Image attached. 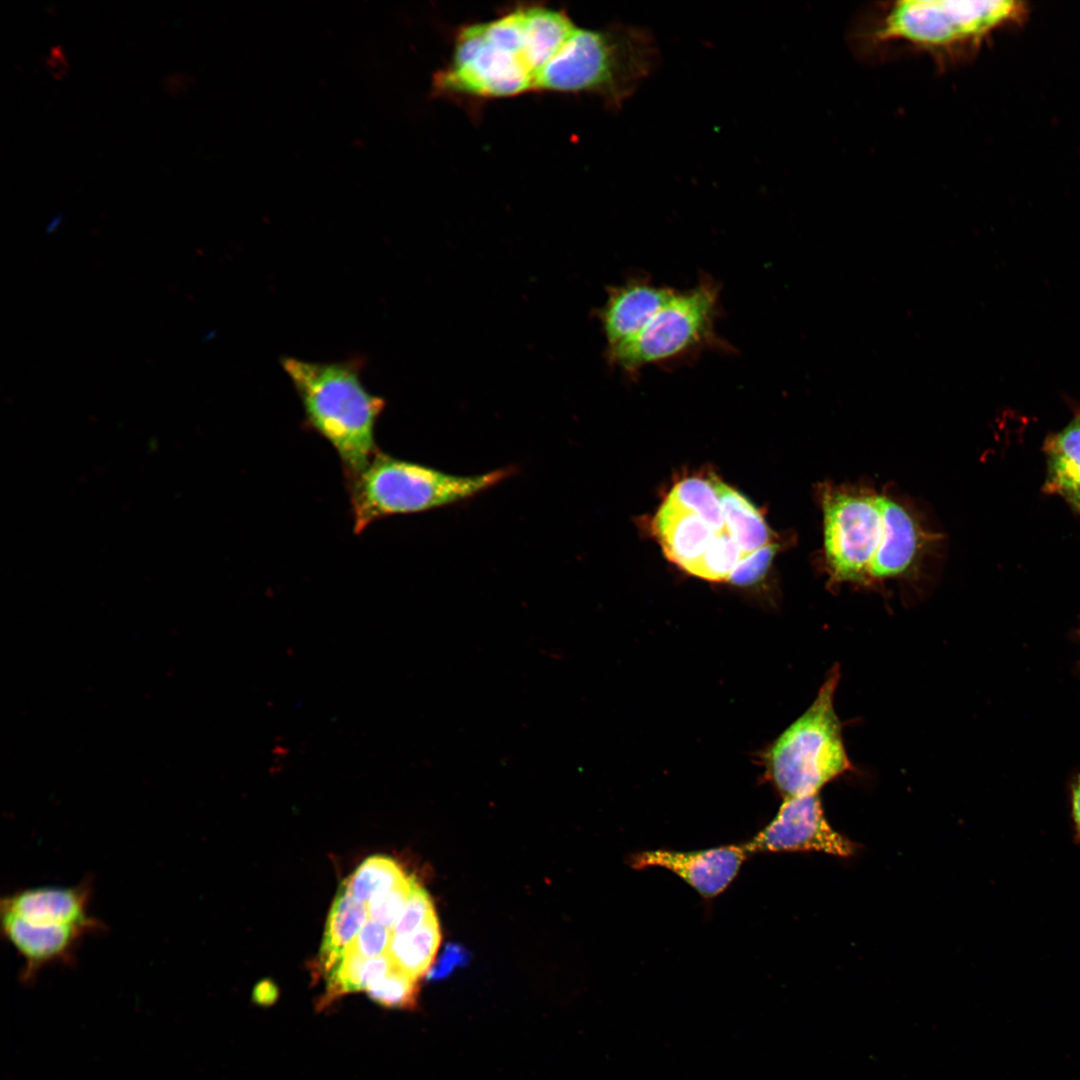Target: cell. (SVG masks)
<instances>
[{
  "label": "cell",
  "mask_w": 1080,
  "mask_h": 1080,
  "mask_svg": "<svg viewBox=\"0 0 1080 1080\" xmlns=\"http://www.w3.org/2000/svg\"><path fill=\"white\" fill-rule=\"evenodd\" d=\"M1015 1L878 2L866 7L849 33L851 46L865 59L921 54L938 67L961 62L982 39L1021 10Z\"/></svg>",
  "instance_id": "cell-1"
},
{
  "label": "cell",
  "mask_w": 1080,
  "mask_h": 1080,
  "mask_svg": "<svg viewBox=\"0 0 1080 1080\" xmlns=\"http://www.w3.org/2000/svg\"><path fill=\"white\" fill-rule=\"evenodd\" d=\"M280 362L300 398L306 423L334 448L347 480L354 479L379 451L375 428L386 404L364 385L361 360L315 362L286 356Z\"/></svg>",
  "instance_id": "cell-2"
},
{
  "label": "cell",
  "mask_w": 1080,
  "mask_h": 1080,
  "mask_svg": "<svg viewBox=\"0 0 1080 1080\" xmlns=\"http://www.w3.org/2000/svg\"><path fill=\"white\" fill-rule=\"evenodd\" d=\"M541 58L528 5L463 26L448 64L435 78L442 93L501 98L535 91Z\"/></svg>",
  "instance_id": "cell-3"
},
{
  "label": "cell",
  "mask_w": 1080,
  "mask_h": 1080,
  "mask_svg": "<svg viewBox=\"0 0 1080 1080\" xmlns=\"http://www.w3.org/2000/svg\"><path fill=\"white\" fill-rule=\"evenodd\" d=\"M658 57L653 36L643 28L576 25L540 72L535 91L590 93L618 108L654 71Z\"/></svg>",
  "instance_id": "cell-4"
},
{
  "label": "cell",
  "mask_w": 1080,
  "mask_h": 1080,
  "mask_svg": "<svg viewBox=\"0 0 1080 1080\" xmlns=\"http://www.w3.org/2000/svg\"><path fill=\"white\" fill-rule=\"evenodd\" d=\"M512 467L460 476L378 451L349 481L353 530L362 533L382 518L412 514L467 500L510 477Z\"/></svg>",
  "instance_id": "cell-5"
},
{
  "label": "cell",
  "mask_w": 1080,
  "mask_h": 1080,
  "mask_svg": "<svg viewBox=\"0 0 1080 1080\" xmlns=\"http://www.w3.org/2000/svg\"><path fill=\"white\" fill-rule=\"evenodd\" d=\"M839 676L835 666L810 707L766 754L769 777L784 799L818 794L826 784L853 768L834 707Z\"/></svg>",
  "instance_id": "cell-6"
},
{
  "label": "cell",
  "mask_w": 1080,
  "mask_h": 1080,
  "mask_svg": "<svg viewBox=\"0 0 1080 1080\" xmlns=\"http://www.w3.org/2000/svg\"><path fill=\"white\" fill-rule=\"evenodd\" d=\"M719 291L706 276L694 287L676 291L636 337L608 354V360L633 375L646 366L684 360L707 348L727 349L715 331Z\"/></svg>",
  "instance_id": "cell-7"
},
{
  "label": "cell",
  "mask_w": 1080,
  "mask_h": 1080,
  "mask_svg": "<svg viewBox=\"0 0 1080 1080\" xmlns=\"http://www.w3.org/2000/svg\"><path fill=\"white\" fill-rule=\"evenodd\" d=\"M824 564L832 585H871L869 571L882 544L885 522L881 493L867 487L824 483Z\"/></svg>",
  "instance_id": "cell-8"
},
{
  "label": "cell",
  "mask_w": 1080,
  "mask_h": 1080,
  "mask_svg": "<svg viewBox=\"0 0 1080 1080\" xmlns=\"http://www.w3.org/2000/svg\"><path fill=\"white\" fill-rule=\"evenodd\" d=\"M746 844L751 854L816 851L849 857L855 852V844L826 820L818 794L784 799L773 820Z\"/></svg>",
  "instance_id": "cell-9"
},
{
  "label": "cell",
  "mask_w": 1080,
  "mask_h": 1080,
  "mask_svg": "<svg viewBox=\"0 0 1080 1080\" xmlns=\"http://www.w3.org/2000/svg\"><path fill=\"white\" fill-rule=\"evenodd\" d=\"M885 522L882 544L871 564L870 584L904 578L916 571L936 539L910 504L888 493H881Z\"/></svg>",
  "instance_id": "cell-10"
},
{
  "label": "cell",
  "mask_w": 1080,
  "mask_h": 1080,
  "mask_svg": "<svg viewBox=\"0 0 1080 1080\" xmlns=\"http://www.w3.org/2000/svg\"><path fill=\"white\" fill-rule=\"evenodd\" d=\"M750 854L746 843L688 852L656 849L633 855L631 865L636 869L665 868L701 896L713 898L732 883Z\"/></svg>",
  "instance_id": "cell-11"
},
{
  "label": "cell",
  "mask_w": 1080,
  "mask_h": 1080,
  "mask_svg": "<svg viewBox=\"0 0 1080 1080\" xmlns=\"http://www.w3.org/2000/svg\"><path fill=\"white\" fill-rule=\"evenodd\" d=\"M1 934L23 960L20 979L32 983L47 966L69 964L84 937L92 931L72 925L30 923L11 913L0 911Z\"/></svg>",
  "instance_id": "cell-12"
},
{
  "label": "cell",
  "mask_w": 1080,
  "mask_h": 1080,
  "mask_svg": "<svg viewBox=\"0 0 1080 1080\" xmlns=\"http://www.w3.org/2000/svg\"><path fill=\"white\" fill-rule=\"evenodd\" d=\"M91 896L90 880L69 887L26 888L2 897L0 911L34 924L72 925L97 933L105 926L89 913Z\"/></svg>",
  "instance_id": "cell-13"
},
{
  "label": "cell",
  "mask_w": 1080,
  "mask_h": 1080,
  "mask_svg": "<svg viewBox=\"0 0 1080 1080\" xmlns=\"http://www.w3.org/2000/svg\"><path fill=\"white\" fill-rule=\"evenodd\" d=\"M675 292L672 288L655 285L641 277L631 278L610 288L600 311L607 354L636 337Z\"/></svg>",
  "instance_id": "cell-14"
},
{
  "label": "cell",
  "mask_w": 1080,
  "mask_h": 1080,
  "mask_svg": "<svg viewBox=\"0 0 1080 1080\" xmlns=\"http://www.w3.org/2000/svg\"><path fill=\"white\" fill-rule=\"evenodd\" d=\"M653 529L666 557L686 571L723 531L668 498L655 515Z\"/></svg>",
  "instance_id": "cell-15"
},
{
  "label": "cell",
  "mask_w": 1080,
  "mask_h": 1080,
  "mask_svg": "<svg viewBox=\"0 0 1080 1080\" xmlns=\"http://www.w3.org/2000/svg\"><path fill=\"white\" fill-rule=\"evenodd\" d=\"M1046 476L1042 491L1063 499L1080 516V410L1062 430L1044 440Z\"/></svg>",
  "instance_id": "cell-16"
},
{
  "label": "cell",
  "mask_w": 1080,
  "mask_h": 1080,
  "mask_svg": "<svg viewBox=\"0 0 1080 1080\" xmlns=\"http://www.w3.org/2000/svg\"><path fill=\"white\" fill-rule=\"evenodd\" d=\"M368 917L367 905L350 894L343 880L327 917L318 957L319 972L325 976L342 958Z\"/></svg>",
  "instance_id": "cell-17"
},
{
  "label": "cell",
  "mask_w": 1080,
  "mask_h": 1080,
  "mask_svg": "<svg viewBox=\"0 0 1080 1080\" xmlns=\"http://www.w3.org/2000/svg\"><path fill=\"white\" fill-rule=\"evenodd\" d=\"M719 496L726 527L744 556L770 544V530L759 510L741 493L720 480H712Z\"/></svg>",
  "instance_id": "cell-18"
},
{
  "label": "cell",
  "mask_w": 1080,
  "mask_h": 1080,
  "mask_svg": "<svg viewBox=\"0 0 1080 1080\" xmlns=\"http://www.w3.org/2000/svg\"><path fill=\"white\" fill-rule=\"evenodd\" d=\"M440 940V927L435 914L411 933L392 934L387 953L398 970L418 981L430 970Z\"/></svg>",
  "instance_id": "cell-19"
},
{
  "label": "cell",
  "mask_w": 1080,
  "mask_h": 1080,
  "mask_svg": "<svg viewBox=\"0 0 1080 1080\" xmlns=\"http://www.w3.org/2000/svg\"><path fill=\"white\" fill-rule=\"evenodd\" d=\"M667 498L697 515L716 530L727 529L722 505L712 480L690 477L679 481Z\"/></svg>",
  "instance_id": "cell-20"
},
{
  "label": "cell",
  "mask_w": 1080,
  "mask_h": 1080,
  "mask_svg": "<svg viewBox=\"0 0 1080 1080\" xmlns=\"http://www.w3.org/2000/svg\"><path fill=\"white\" fill-rule=\"evenodd\" d=\"M407 875L400 865L385 856H372L364 860L344 882L350 894L361 902L389 891Z\"/></svg>",
  "instance_id": "cell-21"
},
{
  "label": "cell",
  "mask_w": 1080,
  "mask_h": 1080,
  "mask_svg": "<svg viewBox=\"0 0 1080 1080\" xmlns=\"http://www.w3.org/2000/svg\"><path fill=\"white\" fill-rule=\"evenodd\" d=\"M744 554L728 530L721 531L688 573L710 581L728 580Z\"/></svg>",
  "instance_id": "cell-22"
},
{
  "label": "cell",
  "mask_w": 1080,
  "mask_h": 1080,
  "mask_svg": "<svg viewBox=\"0 0 1080 1080\" xmlns=\"http://www.w3.org/2000/svg\"><path fill=\"white\" fill-rule=\"evenodd\" d=\"M367 959L349 946L342 958L325 975L327 985L323 1001L328 1003L346 993L364 990L363 971Z\"/></svg>",
  "instance_id": "cell-23"
},
{
  "label": "cell",
  "mask_w": 1080,
  "mask_h": 1080,
  "mask_svg": "<svg viewBox=\"0 0 1080 1080\" xmlns=\"http://www.w3.org/2000/svg\"><path fill=\"white\" fill-rule=\"evenodd\" d=\"M417 980L396 967L366 990L368 997L387 1008H413L418 993Z\"/></svg>",
  "instance_id": "cell-24"
},
{
  "label": "cell",
  "mask_w": 1080,
  "mask_h": 1080,
  "mask_svg": "<svg viewBox=\"0 0 1080 1080\" xmlns=\"http://www.w3.org/2000/svg\"><path fill=\"white\" fill-rule=\"evenodd\" d=\"M415 881L414 877L407 875L389 891L372 897L366 904L369 918L392 931Z\"/></svg>",
  "instance_id": "cell-25"
},
{
  "label": "cell",
  "mask_w": 1080,
  "mask_h": 1080,
  "mask_svg": "<svg viewBox=\"0 0 1080 1080\" xmlns=\"http://www.w3.org/2000/svg\"><path fill=\"white\" fill-rule=\"evenodd\" d=\"M433 915H435V910L430 896L415 881L405 906L392 928V934L411 933L425 924Z\"/></svg>",
  "instance_id": "cell-26"
},
{
  "label": "cell",
  "mask_w": 1080,
  "mask_h": 1080,
  "mask_svg": "<svg viewBox=\"0 0 1080 1080\" xmlns=\"http://www.w3.org/2000/svg\"><path fill=\"white\" fill-rule=\"evenodd\" d=\"M777 546L770 543L742 558L732 571L729 581L737 585H749L762 578L776 553Z\"/></svg>",
  "instance_id": "cell-27"
},
{
  "label": "cell",
  "mask_w": 1080,
  "mask_h": 1080,
  "mask_svg": "<svg viewBox=\"0 0 1080 1080\" xmlns=\"http://www.w3.org/2000/svg\"><path fill=\"white\" fill-rule=\"evenodd\" d=\"M391 938L390 929L368 918L350 946L361 956L374 958L387 953Z\"/></svg>",
  "instance_id": "cell-28"
},
{
  "label": "cell",
  "mask_w": 1080,
  "mask_h": 1080,
  "mask_svg": "<svg viewBox=\"0 0 1080 1080\" xmlns=\"http://www.w3.org/2000/svg\"><path fill=\"white\" fill-rule=\"evenodd\" d=\"M468 960L469 953L463 946L449 943L426 976L430 980L440 979L450 974L456 967L465 965Z\"/></svg>",
  "instance_id": "cell-29"
},
{
  "label": "cell",
  "mask_w": 1080,
  "mask_h": 1080,
  "mask_svg": "<svg viewBox=\"0 0 1080 1080\" xmlns=\"http://www.w3.org/2000/svg\"><path fill=\"white\" fill-rule=\"evenodd\" d=\"M1067 795L1073 838L1080 844V770L1069 777Z\"/></svg>",
  "instance_id": "cell-30"
},
{
  "label": "cell",
  "mask_w": 1080,
  "mask_h": 1080,
  "mask_svg": "<svg viewBox=\"0 0 1080 1080\" xmlns=\"http://www.w3.org/2000/svg\"><path fill=\"white\" fill-rule=\"evenodd\" d=\"M278 997L276 986L269 980L259 982L253 991V999L260 1004L267 1005L274 1002Z\"/></svg>",
  "instance_id": "cell-31"
},
{
  "label": "cell",
  "mask_w": 1080,
  "mask_h": 1080,
  "mask_svg": "<svg viewBox=\"0 0 1080 1080\" xmlns=\"http://www.w3.org/2000/svg\"><path fill=\"white\" fill-rule=\"evenodd\" d=\"M48 71L55 77L60 78L66 69V61L59 46L50 49L46 59Z\"/></svg>",
  "instance_id": "cell-32"
},
{
  "label": "cell",
  "mask_w": 1080,
  "mask_h": 1080,
  "mask_svg": "<svg viewBox=\"0 0 1080 1080\" xmlns=\"http://www.w3.org/2000/svg\"><path fill=\"white\" fill-rule=\"evenodd\" d=\"M60 216H55L47 225L46 232H53L60 224Z\"/></svg>",
  "instance_id": "cell-33"
},
{
  "label": "cell",
  "mask_w": 1080,
  "mask_h": 1080,
  "mask_svg": "<svg viewBox=\"0 0 1080 1080\" xmlns=\"http://www.w3.org/2000/svg\"><path fill=\"white\" fill-rule=\"evenodd\" d=\"M1076 635L1080 639V628L1076 631ZM1079 670H1080V663H1079Z\"/></svg>",
  "instance_id": "cell-34"
}]
</instances>
